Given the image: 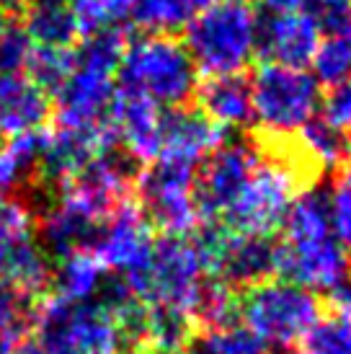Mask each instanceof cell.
<instances>
[{
	"instance_id": "5",
	"label": "cell",
	"mask_w": 351,
	"mask_h": 354,
	"mask_svg": "<svg viewBox=\"0 0 351 354\" xmlns=\"http://www.w3.org/2000/svg\"><path fill=\"white\" fill-rule=\"evenodd\" d=\"M305 168L292 158L290 150L276 156H263L254 176L248 178L240 197L227 209L222 223L238 236H269L282 227L294 197L305 189L307 181Z\"/></svg>"
},
{
	"instance_id": "37",
	"label": "cell",
	"mask_w": 351,
	"mask_h": 354,
	"mask_svg": "<svg viewBox=\"0 0 351 354\" xmlns=\"http://www.w3.org/2000/svg\"><path fill=\"white\" fill-rule=\"evenodd\" d=\"M34 55V41L21 24L10 21L3 39H0V73H26Z\"/></svg>"
},
{
	"instance_id": "6",
	"label": "cell",
	"mask_w": 351,
	"mask_h": 354,
	"mask_svg": "<svg viewBox=\"0 0 351 354\" xmlns=\"http://www.w3.org/2000/svg\"><path fill=\"white\" fill-rule=\"evenodd\" d=\"M44 354H119L122 334L117 321L98 303H68L41 295L31 308Z\"/></svg>"
},
{
	"instance_id": "23",
	"label": "cell",
	"mask_w": 351,
	"mask_h": 354,
	"mask_svg": "<svg viewBox=\"0 0 351 354\" xmlns=\"http://www.w3.org/2000/svg\"><path fill=\"white\" fill-rule=\"evenodd\" d=\"M21 26L39 50H73L80 41L78 21L70 3L31 0L23 10Z\"/></svg>"
},
{
	"instance_id": "9",
	"label": "cell",
	"mask_w": 351,
	"mask_h": 354,
	"mask_svg": "<svg viewBox=\"0 0 351 354\" xmlns=\"http://www.w3.org/2000/svg\"><path fill=\"white\" fill-rule=\"evenodd\" d=\"M196 168L173 163V160H153L137 171L135 189L140 209L147 223L163 236H186L196 230L199 209L194 197Z\"/></svg>"
},
{
	"instance_id": "41",
	"label": "cell",
	"mask_w": 351,
	"mask_h": 354,
	"mask_svg": "<svg viewBox=\"0 0 351 354\" xmlns=\"http://www.w3.org/2000/svg\"><path fill=\"white\" fill-rule=\"evenodd\" d=\"M336 305H339L336 310H341L346 318H351V287L346 290V292H341V295L336 297Z\"/></svg>"
},
{
	"instance_id": "16",
	"label": "cell",
	"mask_w": 351,
	"mask_h": 354,
	"mask_svg": "<svg viewBox=\"0 0 351 354\" xmlns=\"http://www.w3.org/2000/svg\"><path fill=\"white\" fill-rule=\"evenodd\" d=\"M225 140V132L199 109H166L160 114V148L155 160L196 168Z\"/></svg>"
},
{
	"instance_id": "8",
	"label": "cell",
	"mask_w": 351,
	"mask_h": 354,
	"mask_svg": "<svg viewBox=\"0 0 351 354\" xmlns=\"http://www.w3.org/2000/svg\"><path fill=\"white\" fill-rule=\"evenodd\" d=\"M132 295L145 305H168L191 315L207 274L191 238L163 236L155 241L150 261L140 272L124 277Z\"/></svg>"
},
{
	"instance_id": "48",
	"label": "cell",
	"mask_w": 351,
	"mask_h": 354,
	"mask_svg": "<svg viewBox=\"0 0 351 354\" xmlns=\"http://www.w3.org/2000/svg\"><path fill=\"white\" fill-rule=\"evenodd\" d=\"M55 3H73V0H55Z\"/></svg>"
},
{
	"instance_id": "45",
	"label": "cell",
	"mask_w": 351,
	"mask_h": 354,
	"mask_svg": "<svg viewBox=\"0 0 351 354\" xmlns=\"http://www.w3.org/2000/svg\"><path fill=\"white\" fill-rule=\"evenodd\" d=\"M119 354H145V352H140V349H135V346H129L127 352H119Z\"/></svg>"
},
{
	"instance_id": "7",
	"label": "cell",
	"mask_w": 351,
	"mask_h": 354,
	"mask_svg": "<svg viewBox=\"0 0 351 354\" xmlns=\"http://www.w3.org/2000/svg\"><path fill=\"white\" fill-rule=\"evenodd\" d=\"M323 315L321 295L287 279H269L240 297V321L266 349H290L300 344L310 326Z\"/></svg>"
},
{
	"instance_id": "38",
	"label": "cell",
	"mask_w": 351,
	"mask_h": 354,
	"mask_svg": "<svg viewBox=\"0 0 351 354\" xmlns=\"http://www.w3.org/2000/svg\"><path fill=\"white\" fill-rule=\"evenodd\" d=\"M321 119L343 135L351 132V80L328 86V93L321 96Z\"/></svg>"
},
{
	"instance_id": "29",
	"label": "cell",
	"mask_w": 351,
	"mask_h": 354,
	"mask_svg": "<svg viewBox=\"0 0 351 354\" xmlns=\"http://www.w3.org/2000/svg\"><path fill=\"white\" fill-rule=\"evenodd\" d=\"M310 65L318 83L336 86V83L351 80V26L323 31Z\"/></svg>"
},
{
	"instance_id": "27",
	"label": "cell",
	"mask_w": 351,
	"mask_h": 354,
	"mask_svg": "<svg viewBox=\"0 0 351 354\" xmlns=\"http://www.w3.org/2000/svg\"><path fill=\"white\" fill-rule=\"evenodd\" d=\"M44 135L47 132L41 129V132L0 142V202L10 199V194L19 192L31 174H37Z\"/></svg>"
},
{
	"instance_id": "35",
	"label": "cell",
	"mask_w": 351,
	"mask_h": 354,
	"mask_svg": "<svg viewBox=\"0 0 351 354\" xmlns=\"http://www.w3.org/2000/svg\"><path fill=\"white\" fill-rule=\"evenodd\" d=\"M70 62H73V50H39V47H34L26 75L47 96H52L62 86V80L68 78Z\"/></svg>"
},
{
	"instance_id": "3",
	"label": "cell",
	"mask_w": 351,
	"mask_h": 354,
	"mask_svg": "<svg viewBox=\"0 0 351 354\" xmlns=\"http://www.w3.org/2000/svg\"><path fill=\"white\" fill-rule=\"evenodd\" d=\"M256 16L248 3H207L184 26V47L207 78L238 75L256 57Z\"/></svg>"
},
{
	"instance_id": "34",
	"label": "cell",
	"mask_w": 351,
	"mask_h": 354,
	"mask_svg": "<svg viewBox=\"0 0 351 354\" xmlns=\"http://www.w3.org/2000/svg\"><path fill=\"white\" fill-rule=\"evenodd\" d=\"M325 202L333 238L351 256V168H343L331 178V187L325 189Z\"/></svg>"
},
{
	"instance_id": "25",
	"label": "cell",
	"mask_w": 351,
	"mask_h": 354,
	"mask_svg": "<svg viewBox=\"0 0 351 354\" xmlns=\"http://www.w3.org/2000/svg\"><path fill=\"white\" fill-rule=\"evenodd\" d=\"M55 295L68 303H93L98 297L101 285L106 282V269L98 261V256L86 248L65 256L57 261V269H52Z\"/></svg>"
},
{
	"instance_id": "11",
	"label": "cell",
	"mask_w": 351,
	"mask_h": 354,
	"mask_svg": "<svg viewBox=\"0 0 351 354\" xmlns=\"http://www.w3.org/2000/svg\"><path fill=\"white\" fill-rule=\"evenodd\" d=\"M135 178V160L124 150L106 148L104 153H98L80 174L70 178L68 184L59 187L57 199L101 225L122 202L129 199Z\"/></svg>"
},
{
	"instance_id": "33",
	"label": "cell",
	"mask_w": 351,
	"mask_h": 354,
	"mask_svg": "<svg viewBox=\"0 0 351 354\" xmlns=\"http://www.w3.org/2000/svg\"><path fill=\"white\" fill-rule=\"evenodd\" d=\"M205 354H266L269 349L254 336V331L238 318L230 324L205 328L202 346Z\"/></svg>"
},
{
	"instance_id": "46",
	"label": "cell",
	"mask_w": 351,
	"mask_h": 354,
	"mask_svg": "<svg viewBox=\"0 0 351 354\" xmlns=\"http://www.w3.org/2000/svg\"><path fill=\"white\" fill-rule=\"evenodd\" d=\"M209 3H215V0H209ZM217 3H248V0H217Z\"/></svg>"
},
{
	"instance_id": "18",
	"label": "cell",
	"mask_w": 351,
	"mask_h": 354,
	"mask_svg": "<svg viewBox=\"0 0 351 354\" xmlns=\"http://www.w3.org/2000/svg\"><path fill=\"white\" fill-rule=\"evenodd\" d=\"M52 101L26 73H0V140L41 132Z\"/></svg>"
},
{
	"instance_id": "1",
	"label": "cell",
	"mask_w": 351,
	"mask_h": 354,
	"mask_svg": "<svg viewBox=\"0 0 351 354\" xmlns=\"http://www.w3.org/2000/svg\"><path fill=\"white\" fill-rule=\"evenodd\" d=\"M124 31H101L73 47L68 78L55 96V117L62 127H101L117 96V68L124 52Z\"/></svg>"
},
{
	"instance_id": "19",
	"label": "cell",
	"mask_w": 351,
	"mask_h": 354,
	"mask_svg": "<svg viewBox=\"0 0 351 354\" xmlns=\"http://www.w3.org/2000/svg\"><path fill=\"white\" fill-rule=\"evenodd\" d=\"M276 277V243L269 236H238L230 230L215 279L233 290H248Z\"/></svg>"
},
{
	"instance_id": "26",
	"label": "cell",
	"mask_w": 351,
	"mask_h": 354,
	"mask_svg": "<svg viewBox=\"0 0 351 354\" xmlns=\"http://www.w3.org/2000/svg\"><path fill=\"white\" fill-rule=\"evenodd\" d=\"M0 279L19 290L21 295L31 297L44 295V290L52 282V269H49V256L41 251L34 238H26L10 248L0 261Z\"/></svg>"
},
{
	"instance_id": "22",
	"label": "cell",
	"mask_w": 351,
	"mask_h": 354,
	"mask_svg": "<svg viewBox=\"0 0 351 354\" xmlns=\"http://www.w3.org/2000/svg\"><path fill=\"white\" fill-rule=\"evenodd\" d=\"M287 150L305 168V174H321V171H336L346 158V142L349 138L341 129L331 127L328 122L315 117L307 122L292 140H287Z\"/></svg>"
},
{
	"instance_id": "39",
	"label": "cell",
	"mask_w": 351,
	"mask_h": 354,
	"mask_svg": "<svg viewBox=\"0 0 351 354\" xmlns=\"http://www.w3.org/2000/svg\"><path fill=\"white\" fill-rule=\"evenodd\" d=\"M263 8L272 13H290V10H305L307 0H261Z\"/></svg>"
},
{
	"instance_id": "17",
	"label": "cell",
	"mask_w": 351,
	"mask_h": 354,
	"mask_svg": "<svg viewBox=\"0 0 351 354\" xmlns=\"http://www.w3.org/2000/svg\"><path fill=\"white\" fill-rule=\"evenodd\" d=\"M160 114L163 109L150 101L117 91L114 104L106 114V124L114 135V142L135 163H153L160 148Z\"/></svg>"
},
{
	"instance_id": "10",
	"label": "cell",
	"mask_w": 351,
	"mask_h": 354,
	"mask_svg": "<svg viewBox=\"0 0 351 354\" xmlns=\"http://www.w3.org/2000/svg\"><path fill=\"white\" fill-rule=\"evenodd\" d=\"M263 148L248 138H225L209 156L202 160L196 174L194 197L199 220L222 223L227 209L240 197L248 178L263 160Z\"/></svg>"
},
{
	"instance_id": "28",
	"label": "cell",
	"mask_w": 351,
	"mask_h": 354,
	"mask_svg": "<svg viewBox=\"0 0 351 354\" xmlns=\"http://www.w3.org/2000/svg\"><path fill=\"white\" fill-rule=\"evenodd\" d=\"M207 3L209 0H132L129 24L145 29V34H171L184 29Z\"/></svg>"
},
{
	"instance_id": "13",
	"label": "cell",
	"mask_w": 351,
	"mask_h": 354,
	"mask_svg": "<svg viewBox=\"0 0 351 354\" xmlns=\"http://www.w3.org/2000/svg\"><path fill=\"white\" fill-rule=\"evenodd\" d=\"M153 246V225L147 223L142 209L127 199L101 223L91 251L98 256L106 272H117L124 279L150 261Z\"/></svg>"
},
{
	"instance_id": "14",
	"label": "cell",
	"mask_w": 351,
	"mask_h": 354,
	"mask_svg": "<svg viewBox=\"0 0 351 354\" xmlns=\"http://www.w3.org/2000/svg\"><path fill=\"white\" fill-rule=\"evenodd\" d=\"M321 41V29L307 10L272 13L256 19V55L272 65L307 68Z\"/></svg>"
},
{
	"instance_id": "24",
	"label": "cell",
	"mask_w": 351,
	"mask_h": 354,
	"mask_svg": "<svg viewBox=\"0 0 351 354\" xmlns=\"http://www.w3.org/2000/svg\"><path fill=\"white\" fill-rule=\"evenodd\" d=\"M194 318L184 310L168 305H147L142 334L137 339L135 349L145 354H171L189 346L194 336Z\"/></svg>"
},
{
	"instance_id": "20",
	"label": "cell",
	"mask_w": 351,
	"mask_h": 354,
	"mask_svg": "<svg viewBox=\"0 0 351 354\" xmlns=\"http://www.w3.org/2000/svg\"><path fill=\"white\" fill-rule=\"evenodd\" d=\"M196 104L212 124L230 132L254 124L251 111V80L243 73L238 75H215L196 86Z\"/></svg>"
},
{
	"instance_id": "30",
	"label": "cell",
	"mask_w": 351,
	"mask_h": 354,
	"mask_svg": "<svg viewBox=\"0 0 351 354\" xmlns=\"http://www.w3.org/2000/svg\"><path fill=\"white\" fill-rule=\"evenodd\" d=\"M70 8L83 39L101 31H124L132 13V0H73Z\"/></svg>"
},
{
	"instance_id": "40",
	"label": "cell",
	"mask_w": 351,
	"mask_h": 354,
	"mask_svg": "<svg viewBox=\"0 0 351 354\" xmlns=\"http://www.w3.org/2000/svg\"><path fill=\"white\" fill-rule=\"evenodd\" d=\"M8 354H44V352H41V346L34 344V342H21V344L13 346Z\"/></svg>"
},
{
	"instance_id": "44",
	"label": "cell",
	"mask_w": 351,
	"mask_h": 354,
	"mask_svg": "<svg viewBox=\"0 0 351 354\" xmlns=\"http://www.w3.org/2000/svg\"><path fill=\"white\" fill-rule=\"evenodd\" d=\"M171 354H205L202 349H191V346H184V349H178V352H171Z\"/></svg>"
},
{
	"instance_id": "21",
	"label": "cell",
	"mask_w": 351,
	"mask_h": 354,
	"mask_svg": "<svg viewBox=\"0 0 351 354\" xmlns=\"http://www.w3.org/2000/svg\"><path fill=\"white\" fill-rule=\"evenodd\" d=\"M98 227L101 225L91 217L80 215L78 209L55 199L39 215V246L44 254L55 256L59 261L75 251H86L93 246Z\"/></svg>"
},
{
	"instance_id": "47",
	"label": "cell",
	"mask_w": 351,
	"mask_h": 354,
	"mask_svg": "<svg viewBox=\"0 0 351 354\" xmlns=\"http://www.w3.org/2000/svg\"><path fill=\"white\" fill-rule=\"evenodd\" d=\"M346 158L351 160V138H349V142H346Z\"/></svg>"
},
{
	"instance_id": "43",
	"label": "cell",
	"mask_w": 351,
	"mask_h": 354,
	"mask_svg": "<svg viewBox=\"0 0 351 354\" xmlns=\"http://www.w3.org/2000/svg\"><path fill=\"white\" fill-rule=\"evenodd\" d=\"M10 21L6 19V13H0V39H3V34H6V29H8Z\"/></svg>"
},
{
	"instance_id": "31",
	"label": "cell",
	"mask_w": 351,
	"mask_h": 354,
	"mask_svg": "<svg viewBox=\"0 0 351 354\" xmlns=\"http://www.w3.org/2000/svg\"><path fill=\"white\" fill-rule=\"evenodd\" d=\"M297 346V354H351V318L341 310L321 315Z\"/></svg>"
},
{
	"instance_id": "32",
	"label": "cell",
	"mask_w": 351,
	"mask_h": 354,
	"mask_svg": "<svg viewBox=\"0 0 351 354\" xmlns=\"http://www.w3.org/2000/svg\"><path fill=\"white\" fill-rule=\"evenodd\" d=\"M31 300L0 279V354H8L23 342L31 324Z\"/></svg>"
},
{
	"instance_id": "36",
	"label": "cell",
	"mask_w": 351,
	"mask_h": 354,
	"mask_svg": "<svg viewBox=\"0 0 351 354\" xmlns=\"http://www.w3.org/2000/svg\"><path fill=\"white\" fill-rule=\"evenodd\" d=\"M31 227H34V215L29 205L19 199L0 202V261L16 243L31 238Z\"/></svg>"
},
{
	"instance_id": "2",
	"label": "cell",
	"mask_w": 351,
	"mask_h": 354,
	"mask_svg": "<svg viewBox=\"0 0 351 354\" xmlns=\"http://www.w3.org/2000/svg\"><path fill=\"white\" fill-rule=\"evenodd\" d=\"M199 70L184 41L171 34H142L124 44L117 68V91L150 101L158 109H178L194 99Z\"/></svg>"
},
{
	"instance_id": "15",
	"label": "cell",
	"mask_w": 351,
	"mask_h": 354,
	"mask_svg": "<svg viewBox=\"0 0 351 354\" xmlns=\"http://www.w3.org/2000/svg\"><path fill=\"white\" fill-rule=\"evenodd\" d=\"M106 148H117L108 124L101 127H62L44 135L37 174L47 184L62 187Z\"/></svg>"
},
{
	"instance_id": "12",
	"label": "cell",
	"mask_w": 351,
	"mask_h": 354,
	"mask_svg": "<svg viewBox=\"0 0 351 354\" xmlns=\"http://www.w3.org/2000/svg\"><path fill=\"white\" fill-rule=\"evenodd\" d=\"M276 277L315 295H341L351 287V256L336 238L276 243Z\"/></svg>"
},
{
	"instance_id": "42",
	"label": "cell",
	"mask_w": 351,
	"mask_h": 354,
	"mask_svg": "<svg viewBox=\"0 0 351 354\" xmlns=\"http://www.w3.org/2000/svg\"><path fill=\"white\" fill-rule=\"evenodd\" d=\"M23 6V0H0V13H8V10H16Z\"/></svg>"
},
{
	"instance_id": "4",
	"label": "cell",
	"mask_w": 351,
	"mask_h": 354,
	"mask_svg": "<svg viewBox=\"0 0 351 354\" xmlns=\"http://www.w3.org/2000/svg\"><path fill=\"white\" fill-rule=\"evenodd\" d=\"M321 83L305 68L263 62L251 78V111L263 138L287 142L321 111Z\"/></svg>"
}]
</instances>
